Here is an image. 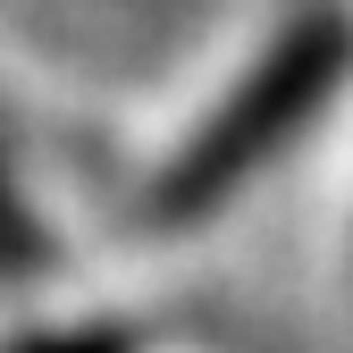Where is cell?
I'll use <instances>...</instances> for the list:
<instances>
[{"instance_id":"6da1fadb","label":"cell","mask_w":353,"mask_h":353,"mask_svg":"<svg viewBox=\"0 0 353 353\" xmlns=\"http://www.w3.org/2000/svg\"><path fill=\"white\" fill-rule=\"evenodd\" d=\"M345 76H353V17H345V9L294 17L270 51L244 68L236 93L185 135V152L160 168L152 219H160V228H185V219H202L210 202H228L252 168H270L303 126L328 110V93H336Z\"/></svg>"},{"instance_id":"7a4b0ae2","label":"cell","mask_w":353,"mask_h":353,"mask_svg":"<svg viewBox=\"0 0 353 353\" xmlns=\"http://www.w3.org/2000/svg\"><path fill=\"white\" fill-rule=\"evenodd\" d=\"M42 261H51V252H42V228H34V210H26V185H17L9 152H0V294L34 286Z\"/></svg>"},{"instance_id":"3957f363","label":"cell","mask_w":353,"mask_h":353,"mask_svg":"<svg viewBox=\"0 0 353 353\" xmlns=\"http://www.w3.org/2000/svg\"><path fill=\"white\" fill-rule=\"evenodd\" d=\"M9 353H135L126 328H26Z\"/></svg>"}]
</instances>
